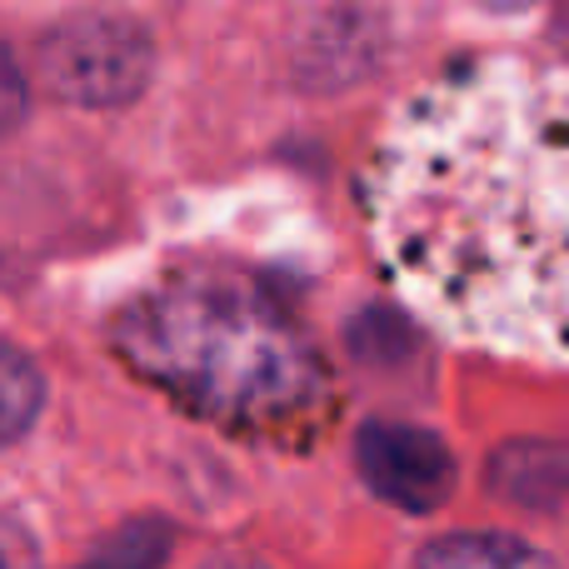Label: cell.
Instances as JSON below:
<instances>
[{
	"mask_svg": "<svg viewBox=\"0 0 569 569\" xmlns=\"http://www.w3.org/2000/svg\"><path fill=\"white\" fill-rule=\"evenodd\" d=\"M200 569H270V565L246 560V555H220V560H210V565H200Z\"/></svg>",
	"mask_w": 569,
	"mask_h": 569,
	"instance_id": "cell-11",
	"label": "cell"
},
{
	"mask_svg": "<svg viewBox=\"0 0 569 569\" xmlns=\"http://www.w3.org/2000/svg\"><path fill=\"white\" fill-rule=\"evenodd\" d=\"M490 485L515 505L555 510L565 495V450L555 440H515L490 460Z\"/></svg>",
	"mask_w": 569,
	"mask_h": 569,
	"instance_id": "cell-5",
	"label": "cell"
},
{
	"mask_svg": "<svg viewBox=\"0 0 569 569\" xmlns=\"http://www.w3.org/2000/svg\"><path fill=\"white\" fill-rule=\"evenodd\" d=\"M355 465H360L365 485L380 495L385 505L410 515H430L450 500L455 490V455L445 440L420 425L400 420H375L355 440Z\"/></svg>",
	"mask_w": 569,
	"mask_h": 569,
	"instance_id": "cell-4",
	"label": "cell"
},
{
	"mask_svg": "<svg viewBox=\"0 0 569 569\" xmlns=\"http://www.w3.org/2000/svg\"><path fill=\"white\" fill-rule=\"evenodd\" d=\"M170 545H176V530L160 515H140V520H126L120 530H110L80 560V569H160L170 560Z\"/></svg>",
	"mask_w": 569,
	"mask_h": 569,
	"instance_id": "cell-7",
	"label": "cell"
},
{
	"mask_svg": "<svg viewBox=\"0 0 569 569\" xmlns=\"http://www.w3.org/2000/svg\"><path fill=\"white\" fill-rule=\"evenodd\" d=\"M120 355L190 415L236 435H295L325 415L330 370L260 280L176 270L116 325Z\"/></svg>",
	"mask_w": 569,
	"mask_h": 569,
	"instance_id": "cell-2",
	"label": "cell"
},
{
	"mask_svg": "<svg viewBox=\"0 0 569 569\" xmlns=\"http://www.w3.org/2000/svg\"><path fill=\"white\" fill-rule=\"evenodd\" d=\"M400 295L465 345L565 360V70L490 56L440 76L365 166Z\"/></svg>",
	"mask_w": 569,
	"mask_h": 569,
	"instance_id": "cell-1",
	"label": "cell"
},
{
	"mask_svg": "<svg viewBox=\"0 0 569 569\" xmlns=\"http://www.w3.org/2000/svg\"><path fill=\"white\" fill-rule=\"evenodd\" d=\"M26 100H30L26 80H20V70H16V60H10V50L0 46V136H6V130H16L20 120H26Z\"/></svg>",
	"mask_w": 569,
	"mask_h": 569,
	"instance_id": "cell-9",
	"label": "cell"
},
{
	"mask_svg": "<svg viewBox=\"0 0 569 569\" xmlns=\"http://www.w3.org/2000/svg\"><path fill=\"white\" fill-rule=\"evenodd\" d=\"M0 569H40L36 540L16 520H0Z\"/></svg>",
	"mask_w": 569,
	"mask_h": 569,
	"instance_id": "cell-10",
	"label": "cell"
},
{
	"mask_svg": "<svg viewBox=\"0 0 569 569\" xmlns=\"http://www.w3.org/2000/svg\"><path fill=\"white\" fill-rule=\"evenodd\" d=\"M415 569H555V560L515 535L470 530V535H440L420 550Z\"/></svg>",
	"mask_w": 569,
	"mask_h": 569,
	"instance_id": "cell-6",
	"label": "cell"
},
{
	"mask_svg": "<svg viewBox=\"0 0 569 569\" xmlns=\"http://www.w3.org/2000/svg\"><path fill=\"white\" fill-rule=\"evenodd\" d=\"M150 70H156L150 30L110 10L70 16L40 40V80L66 106H126L150 86Z\"/></svg>",
	"mask_w": 569,
	"mask_h": 569,
	"instance_id": "cell-3",
	"label": "cell"
},
{
	"mask_svg": "<svg viewBox=\"0 0 569 569\" xmlns=\"http://www.w3.org/2000/svg\"><path fill=\"white\" fill-rule=\"evenodd\" d=\"M40 405H46V375L26 350L0 340V450L40 420Z\"/></svg>",
	"mask_w": 569,
	"mask_h": 569,
	"instance_id": "cell-8",
	"label": "cell"
}]
</instances>
